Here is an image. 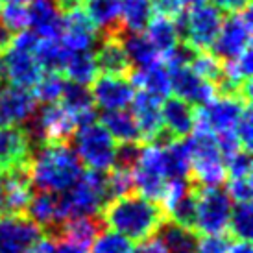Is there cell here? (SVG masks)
Here are the masks:
<instances>
[{"label": "cell", "instance_id": "816d5d0a", "mask_svg": "<svg viewBox=\"0 0 253 253\" xmlns=\"http://www.w3.org/2000/svg\"><path fill=\"white\" fill-rule=\"evenodd\" d=\"M54 253H89V248H84V246H80V244H74V242H69V240H65V239H59V242H56Z\"/></svg>", "mask_w": 253, "mask_h": 253}, {"label": "cell", "instance_id": "3957f363", "mask_svg": "<svg viewBox=\"0 0 253 253\" xmlns=\"http://www.w3.org/2000/svg\"><path fill=\"white\" fill-rule=\"evenodd\" d=\"M37 42H39V37L30 30H22L19 34H15L9 48L0 54L2 84L7 82L30 91L39 84L44 71L36 57Z\"/></svg>", "mask_w": 253, "mask_h": 253}, {"label": "cell", "instance_id": "ac0fdd59", "mask_svg": "<svg viewBox=\"0 0 253 253\" xmlns=\"http://www.w3.org/2000/svg\"><path fill=\"white\" fill-rule=\"evenodd\" d=\"M26 216L39 225V229L46 235L56 239L59 227L67 220V212L63 207L61 194H52V192H34L30 200Z\"/></svg>", "mask_w": 253, "mask_h": 253}, {"label": "cell", "instance_id": "c3c4849f", "mask_svg": "<svg viewBox=\"0 0 253 253\" xmlns=\"http://www.w3.org/2000/svg\"><path fill=\"white\" fill-rule=\"evenodd\" d=\"M214 7L227 13H239L244 9H250V0H212Z\"/></svg>", "mask_w": 253, "mask_h": 253}, {"label": "cell", "instance_id": "7402d4cb", "mask_svg": "<svg viewBox=\"0 0 253 253\" xmlns=\"http://www.w3.org/2000/svg\"><path fill=\"white\" fill-rule=\"evenodd\" d=\"M28 28L39 39H57L63 28V7L59 0H30Z\"/></svg>", "mask_w": 253, "mask_h": 253}, {"label": "cell", "instance_id": "484cf974", "mask_svg": "<svg viewBox=\"0 0 253 253\" xmlns=\"http://www.w3.org/2000/svg\"><path fill=\"white\" fill-rule=\"evenodd\" d=\"M129 82L133 84L135 89L146 91L150 94H155L161 100L169 98L172 89H170V72L169 67L159 61L155 65L144 67V69H135L127 74Z\"/></svg>", "mask_w": 253, "mask_h": 253}, {"label": "cell", "instance_id": "5b68a950", "mask_svg": "<svg viewBox=\"0 0 253 253\" xmlns=\"http://www.w3.org/2000/svg\"><path fill=\"white\" fill-rule=\"evenodd\" d=\"M74 154L89 170L109 172L117 159V141L100 122H89L80 126L72 135Z\"/></svg>", "mask_w": 253, "mask_h": 253}, {"label": "cell", "instance_id": "603a6c76", "mask_svg": "<svg viewBox=\"0 0 253 253\" xmlns=\"http://www.w3.org/2000/svg\"><path fill=\"white\" fill-rule=\"evenodd\" d=\"M161 119L163 129L172 139H181L190 135L196 126V109L177 96H169L161 104Z\"/></svg>", "mask_w": 253, "mask_h": 253}, {"label": "cell", "instance_id": "6da1fadb", "mask_svg": "<svg viewBox=\"0 0 253 253\" xmlns=\"http://www.w3.org/2000/svg\"><path fill=\"white\" fill-rule=\"evenodd\" d=\"M100 218L111 231L120 233L131 242H142L155 237L157 229L167 220L161 204L137 192L113 198L102 209Z\"/></svg>", "mask_w": 253, "mask_h": 253}, {"label": "cell", "instance_id": "8992f818", "mask_svg": "<svg viewBox=\"0 0 253 253\" xmlns=\"http://www.w3.org/2000/svg\"><path fill=\"white\" fill-rule=\"evenodd\" d=\"M67 220L74 216H98L111 200L107 192L106 172L87 170L71 189L61 194Z\"/></svg>", "mask_w": 253, "mask_h": 253}, {"label": "cell", "instance_id": "f5cc1de1", "mask_svg": "<svg viewBox=\"0 0 253 253\" xmlns=\"http://www.w3.org/2000/svg\"><path fill=\"white\" fill-rule=\"evenodd\" d=\"M225 253H253V250L250 246V242H246V240H237V242L229 244Z\"/></svg>", "mask_w": 253, "mask_h": 253}, {"label": "cell", "instance_id": "e575fe53", "mask_svg": "<svg viewBox=\"0 0 253 253\" xmlns=\"http://www.w3.org/2000/svg\"><path fill=\"white\" fill-rule=\"evenodd\" d=\"M152 13L148 0H122L120 22L124 32H142L152 19Z\"/></svg>", "mask_w": 253, "mask_h": 253}, {"label": "cell", "instance_id": "30bf717a", "mask_svg": "<svg viewBox=\"0 0 253 253\" xmlns=\"http://www.w3.org/2000/svg\"><path fill=\"white\" fill-rule=\"evenodd\" d=\"M231 198L220 187L196 185V222L194 229L202 235H222L227 231L231 216Z\"/></svg>", "mask_w": 253, "mask_h": 253}, {"label": "cell", "instance_id": "d590c367", "mask_svg": "<svg viewBox=\"0 0 253 253\" xmlns=\"http://www.w3.org/2000/svg\"><path fill=\"white\" fill-rule=\"evenodd\" d=\"M67 56H69V52L61 44L59 37L57 39H39L37 42L36 57L44 72H61Z\"/></svg>", "mask_w": 253, "mask_h": 253}, {"label": "cell", "instance_id": "277c9868", "mask_svg": "<svg viewBox=\"0 0 253 253\" xmlns=\"http://www.w3.org/2000/svg\"><path fill=\"white\" fill-rule=\"evenodd\" d=\"M185 144L190 157L192 183L200 187H220L225 181L227 172L216 135L209 129L194 126Z\"/></svg>", "mask_w": 253, "mask_h": 253}, {"label": "cell", "instance_id": "5bb4252c", "mask_svg": "<svg viewBox=\"0 0 253 253\" xmlns=\"http://www.w3.org/2000/svg\"><path fill=\"white\" fill-rule=\"evenodd\" d=\"M37 107L39 104L30 89L11 84L0 85V127L26 126Z\"/></svg>", "mask_w": 253, "mask_h": 253}, {"label": "cell", "instance_id": "9f6ffc18", "mask_svg": "<svg viewBox=\"0 0 253 253\" xmlns=\"http://www.w3.org/2000/svg\"><path fill=\"white\" fill-rule=\"evenodd\" d=\"M30 0H0V6L2 4H28Z\"/></svg>", "mask_w": 253, "mask_h": 253}, {"label": "cell", "instance_id": "83f0119b", "mask_svg": "<svg viewBox=\"0 0 253 253\" xmlns=\"http://www.w3.org/2000/svg\"><path fill=\"white\" fill-rule=\"evenodd\" d=\"M102 231H104V222L100 214L98 216H74L65 220L56 239H65L84 248H91L94 239Z\"/></svg>", "mask_w": 253, "mask_h": 253}, {"label": "cell", "instance_id": "4316f807", "mask_svg": "<svg viewBox=\"0 0 253 253\" xmlns=\"http://www.w3.org/2000/svg\"><path fill=\"white\" fill-rule=\"evenodd\" d=\"M59 104H63L72 113V117L76 119L78 127L96 120V106L92 102L91 91L84 85L72 84L67 80L63 96L59 100Z\"/></svg>", "mask_w": 253, "mask_h": 253}, {"label": "cell", "instance_id": "9c48e42d", "mask_svg": "<svg viewBox=\"0 0 253 253\" xmlns=\"http://www.w3.org/2000/svg\"><path fill=\"white\" fill-rule=\"evenodd\" d=\"M30 137L36 146L44 142H69L78 129L76 119L63 104H42L37 107L36 115L26 124Z\"/></svg>", "mask_w": 253, "mask_h": 253}, {"label": "cell", "instance_id": "ffe728a7", "mask_svg": "<svg viewBox=\"0 0 253 253\" xmlns=\"http://www.w3.org/2000/svg\"><path fill=\"white\" fill-rule=\"evenodd\" d=\"M34 185L30 179L28 165L15 167L2 172V198L4 211L11 214H26L28 204L34 196Z\"/></svg>", "mask_w": 253, "mask_h": 253}, {"label": "cell", "instance_id": "2e32d148", "mask_svg": "<svg viewBox=\"0 0 253 253\" xmlns=\"http://www.w3.org/2000/svg\"><path fill=\"white\" fill-rule=\"evenodd\" d=\"M91 85L92 102H94V106L104 111L126 109L137 92L127 76L102 74V76H96V80Z\"/></svg>", "mask_w": 253, "mask_h": 253}, {"label": "cell", "instance_id": "7bdbcfd3", "mask_svg": "<svg viewBox=\"0 0 253 253\" xmlns=\"http://www.w3.org/2000/svg\"><path fill=\"white\" fill-rule=\"evenodd\" d=\"M225 172L229 177H252V157L250 150L240 148L225 157Z\"/></svg>", "mask_w": 253, "mask_h": 253}, {"label": "cell", "instance_id": "7c38bea8", "mask_svg": "<svg viewBox=\"0 0 253 253\" xmlns=\"http://www.w3.org/2000/svg\"><path fill=\"white\" fill-rule=\"evenodd\" d=\"M248 104L250 102L242 96L216 94L196 111V126L209 129L214 135L235 131V126Z\"/></svg>", "mask_w": 253, "mask_h": 253}, {"label": "cell", "instance_id": "cb8c5ba5", "mask_svg": "<svg viewBox=\"0 0 253 253\" xmlns=\"http://www.w3.org/2000/svg\"><path fill=\"white\" fill-rule=\"evenodd\" d=\"M122 0H84L85 15L91 19L100 37H119L124 28L120 22Z\"/></svg>", "mask_w": 253, "mask_h": 253}, {"label": "cell", "instance_id": "11a10c76", "mask_svg": "<svg viewBox=\"0 0 253 253\" xmlns=\"http://www.w3.org/2000/svg\"><path fill=\"white\" fill-rule=\"evenodd\" d=\"M183 2V6H200V4H205L207 0H181Z\"/></svg>", "mask_w": 253, "mask_h": 253}, {"label": "cell", "instance_id": "d6986e66", "mask_svg": "<svg viewBox=\"0 0 253 253\" xmlns=\"http://www.w3.org/2000/svg\"><path fill=\"white\" fill-rule=\"evenodd\" d=\"M161 104L163 100L155 94H150L146 91H137L131 100V115H133L141 141L155 142L163 133V119H161Z\"/></svg>", "mask_w": 253, "mask_h": 253}, {"label": "cell", "instance_id": "d4e9b609", "mask_svg": "<svg viewBox=\"0 0 253 253\" xmlns=\"http://www.w3.org/2000/svg\"><path fill=\"white\" fill-rule=\"evenodd\" d=\"M96 67L102 74L111 76H127L131 72V63L126 56V50L122 46V41L119 37H100L98 50L94 52Z\"/></svg>", "mask_w": 253, "mask_h": 253}, {"label": "cell", "instance_id": "ee69618b", "mask_svg": "<svg viewBox=\"0 0 253 253\" xmlns=\"http://www.w3.org/2000/svg\"><path fill=\"white\" fill-rule=\"evenodd\" d=\"M235 135H237V139H239L240 146L244 148V150H252L253 117H252V107H250V104L244 107V111H242L239 122H237V126H235Z\"/></svg>", "mask_w": 253, "mask_h": 253}, {"label": "cell", "instance_id": "7dc6e473", "mask_svg": "<svg viewBox=\"0 0 253 253\" xmlns=\"http://www.w3.org/2000/svg\"><path fill=\"white\" fill-rule=\"evenodd\" d=\"M148 4L152 7V11L174 21L183 13V7H185L181 0H148Z\"/></svg>", "mask_w": 253, "mask_h": 253}, {"label": "cell", "instance_id": "52a82bcc", "mask_svg": "<svg viewBox=\"0 0 253 253\" xmlns=\"http://www.w3.org/2000/svg\"><path fill=\"white\" fill-rule=\"evenodd\" d=\"M222 21L224 17L220 9L205 2L200 6H192L189 13L183 11L176 19V26L179 39H183L185 44L198 52H209L220 32Z\"/></svg>", "mask_w": 253, "mask_h": 253}, {"label": "cell", "instance_id": "d6a6232c", "mask_svg": "<svg viewBox=\"0 0 253 253\" xmlns=\"http://www.w3.org/2000/svg\"><path fill=\"white\" fill-rule=\"evenodd\" d=\"M61 74L72 84L84 85V87L91 85L100 74L98 67H96V59H94V50L71 52L67 56Z\"/></svg>", "mask_w": 253, "mask_h": 253}, {"label": "cell", "instance_id": "7a4b0ae2", "mask_svg": "<svg viewBox=\"0 0 253 253\" xmlns=\"http://www.w3.org/2000/svg\"><path fill=\"white\" fill-rule=\"evenodd\" d=\"M28 172L34 189L63 194L80 179L84 167L69 142H44L34 148Z\"/></svg>", "mask_w": 253, "mask_h": 253}, {"label": "cell", "instance_id": "9a60e30c", "mask_svg": "<svg viewBox=\"0 0 253 253\" xmlns=\"http://www.w3.org/2000/svg\"><path fill=\"white\" fill-rule=\"evenodd\" d=\"M100 39L98 30L94 28L91 19L85 15L80 6L63 11V28L59 41L67 52H84V50H94Z\"/></svg>", "mask_w": 253, "mask_h": 253}, {"label": "cell", "instance_id": "680465c9", "mask_svg": "<svg viewBox=\"0 0 253 253\" xmlns=\"http://www.w3.org/2000/svg\"><path fill=\"white\" fill-rule=\"evenodd\" d=\"M0 85H2V78H0Z\"/></svg>", "mask_w": 253, "mask_h": 253}, {"label": "cell", "instance_id": "1f68e13d", "mask_svg": "<svg viewBox=\"0 0 253 253\" xmlns=\"http://www.w3.org/2000/svg\"><path fill=\"white\" fill-rule=\"evenodd\" d=\"M163 165L169 181H185L190 177V157L187 144L181 139L163 144Z\"/></svg>", "mask_w": 253, "mask_h": 253}, {"label": "cell", "instance_id": "74e56055", "mask_svg": "<svg viewBox=\"0 0 253 253\" xmlns=\"http://www.w3.org/2000/svg\"><path fill=\"white\" fill-rule=\"evenodd\" d=\"M67 78L61 72H44L39 84L34 87V96L41 104H56L61 100Z\"/></svg>", "mask_w": 253, "mask_h": 253}, {"label": "cell", "instance_id": "6f0895ef", "mask_svg": "<svg viewBox=\"0 0 253 253\" xmlns=\"http://www.w3.org/2000/svg\"><path fill=\"white\" fill-rule=\"evenodd\" d=\"M4 211V198H2V170H0V214Z\"/></svg>", "mask_w": 253, "mask_h": 253}, {"label": "cell", "instance_id": "f1b7e54d", "mask_svg": "<svg viewBox=\"0 0 253 253\" xmlns=\"http://www.w3.org/2000/svg\"><path fill=\"white\" fill-rule=\"evenodd\" d=\"M155 239L161 242L169 253H196L198 233L194 229L177 225L170 220H165L155 233Z\"/></svg>", "mask_w": 253, "mask_h": 253}, {"label": "cell", "instance_id": "60d3db41", "mask_svg": "<svg viewBox=\"0 0 253 253\" xmlns=\"http://www.w3.org/2000/svg\"><path fill=\"white\" fill-rule=\"evenodd\" d=\"M106 183H107V192L109 198H119L126 196L133 192V179H131V170L120 169V167H113L106 174ZM109 200V202H111Z\"/></svg>", "mask_w": 253, "mask_h": 253}, {"label": "cell", "instance_id": "b9f144b4", "mask_svg": "<svg viewBox=\"0 0 253 253\" xmlns=\"http://www.w3.org/2000/svg\"><path fill=\"white\" fill-rule=\"evenodd\" d=\"M0 22L13 34H19L28 28V9L24 4H4L0 6Z\"/></svg>", "mask_w": 253, "mask_h": 253}, {"label": "cell", "instance_id": "4dcf8cb0", "mask_svg": "<svg viewBox=\"0 0 253 253\" xmlns=\"http://www.w3.org/2000/svg\"><path fill=\"white\" fill-rule=\"evenodd\" d=\"M120 41L126 50L129 63L135 65V69H144L163 61L159 52L154 48V44L148 41V37L142 32H122Z\"/></svg>", "mask_w": 253, "mask_h": 253}, {"label": "cell", "instance_id": "44dd1931", "mask_svg": "<svg viewBox=\"0 0 253 253\" xmlns=\"http://www.w3.org/2000/svg\"><path fill=\"white\" fill-rule=\"evenodd\" d=\"M36 142L24 126L0 127V170L28 165Z\"/></svg>", "mask_w": 253, "mask_h": 253}, {"label": "cell", "instance_id": "8d00e7d4", "mask_svg": "<svg viewBox=\"0 0 253 253\" xmlns=\"http://www.w3.org/2000/svg\"><path fill=\"white\" fill-rule=\"evenodd\" d=\"M227 229L237 240L250 242L253 237V207L252 202H242L231 207V216Z\"/></svg>", "mask_w": 253, "mask_h": 253}, {"label": "cell", "instance_id": "f546056e", "mask_svg": "<svg viewBox=\"0 0 253 253\" xmlns=\"http://www.w3.org/2000/svg\"><path fill=\"white\" fill-rule=\"evenodd\" d=\"M146 34L148 41L154 44V48L159 52V56L165 59L172 50L179 44V32H177L176 21L169 19V17H161L155 15L150 19V22L146 24Z\"/></svg>", "mask_w": 253, "mask_h": 253}, {"label": "cell", "instance_id": "ba28073f", "mask_svg": "<svg viewBox=\"0 0 253 253\" xmlns=\"http://www.w3.org/2000/svg\"><path fill=\"white\" fill-rule=\"evenodd\" d=\"M133 192L161 204L163 196L169 187V177L165 174L163 165V142H148L141 148V154L131 169Z\"/></svg>", "mask_w": 253, "mask_h": 253}, {"label": "cell", "instance_id": "bcb514c9", "mask_svg": "<svg viewBox=\"0 0 253 253\" xmlns=\"http://www.w3.org/2000/svg\"><path fill=\"white\" fill-rule=\"evenodd\" d=\"M231 244V239L222 235H204V239L198 240L196 253H225V250Z\"/></svg>", "mask_w": 253, "mask_h": 253}, {"label": "cell", "instance_id": "db71d44e", "mask_svg": "<svg viewBox=\"0 0 253 253\" xmlns=\"http://www.w3.org/2000/svg\"><path fill=\"white\" fill-rule=\"evenodd\" d=\"M59 4H61V7H63V11H67V9L78 6V4H80V0H59Z\"/></svg>", "mask_w": 253, "mask_h": 253}, {"label": "cell", "instance_id": "f6af8a7d", "mask_svg": "<svg viewBox=\"0 0 253 253\" xmlns=\"http://www.w3.org/2000/svg\"><path fill=\"white\" fill-rule=\"evenodd\" d=\"M227 196L235 200L237 204L242 202H252L253 196V187H252V177H229L227 181Z\"/></svg>", "mask_w": 253, "mask_h": 253}, {"label": "cell", "instance_id": "f35d334b", "mask_svg": "<svg viewBox=\"0 0 253 253\" xmlns=\"http://www.w3.org/2000/svg\"><path fill=\"white\" fill-rule=\"evenodd\" d=\"M189 65L198 76L211 82L214 87L220 84V80L224 76V63L209 52H196Z\"/></svg>", "mask_w": 253, "mask_h": 253}, {"label": "cell", "instance_id": "8fae6325", "mask_svg": "<svg viewBox=\"0 0 253 253\" xmlns=\"http://www.w3.org/2000/svg\"><path fill=\"white\" fill-rule=\"evenodd\" d=\"M252 11L244 9L239 13H229L227 19L222 21L220 32L212 42V56L218 57L222 63L239 57L252 42Z\"/></svg>", "mask_w": 253, "mask_h": 253}, {"label": "cell", "instance_id": "f907efd6", "mask_svg": "<svg viewBox=\"0 0 253 253\" xmlns=\"http://www.w3.org/2000/svg\"><path fill=\"white\" fill-rule=\"evenodd\" d=\"M54 248H56V239L46 235V237H41L37 240L26 253H54Z\"/></svg>", "mask_w": 253, "mask_h": 253}, {"label": "cell", "instance_id": "ab89813d", "mask_svg": "<svg viewBox=\"0 0 253 253\" xmlns=\"http://www.w3.org/2000/svg\"><path fill=\"white\" fill-rule=\"evenodd\" d=\"M89 253H133V242L117 231H102L91 244Z\"/></svg>", "mask_w": 253, "mask_h": 253}, {"label": "cell", "instance_id": "4fadbf2b", "mask_svg": "<svg viewBox=\"0 0 253 253\" xmlns=\"http://www.w3.org/2000/svg\"><path fill=\"white\" fill-rule=\"evenodd\" d=\"M42 231L26 214H0V253H26Z\"/></svg>", "mask_w": 253, "mask_h": 253}, {"label": "cell", "instance_id": "681fc988", "mask_svg": "<svg viewBox=\"0 0 253 253\" xmlns=\"http://www.w3.org/2000/svg\"><path fill=\"white\" fill-rule=\"evenodd\" d=\"M133 253H169V252L165 250V246H163L159 240L155 239V237H152V239L148 240H142L139 246L133 248Z\"/></svg>", "mask_w": 253, "mask_h": 253}, {"label": "cell", "instance_id": "e0dca14e", "mask_svg": "<svg viewBox=\"0 0 253 253\" xmlns=\"http://www.w3.org/2000/svg\"><path fill=\"white\" fill-rule=\"evenodd\" d=\"M169 72L172 92H176L177 98L189 102L190 106H205L216 96V87L211 82L198 76L190 65L170 67Z\"/></svg>", "mask_w": 253, "mask_h": 253}, {"label": "cell", "instance_id": "836d02e7", "mask_svg": "<svg viewBox=\"0 0 253 253\" xmlns=\"http://www.w3.org/2000/svg\"><path fill=\"white\" fill-rule=\"evenodd\" d=\"M102 126L111 133L117 142H141V133L135 122L133 115L127 109H117V111H104L102 115Z\"/></svg>", "mask_w": 253, "mask_h": 253}]
</instances>
